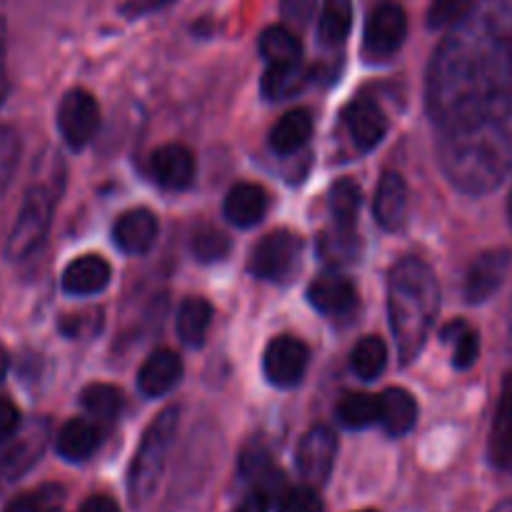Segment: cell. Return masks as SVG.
<instances>
[{"instance_id":"obj_25","label":"cell","mask_w":512,"mask_h":512,"mask_svg":"<svg viewBox=\"0 0 512 512\" xmlns=\"http://www.w3.org/2000/svg\"><path fill=\"white\" fill-rule=\"evenodd\" d=\"M310 80V70L305 68L303 60L300 63H283V65H268L260 80V90L268 100H285L290 95L300 93L305 83Z\"/></svg>"},{"instance_id":"obj_40","label":"cell","mask_w":512,"mask_h":512,"mask_svg":"<svg viewBox=\"0 0 512 512\" xmlns=\"http://www.w3.org/2000/svg\"><path fill=\"white\" fill-rule=\"evenodd\" d=\"M278 512H323V500L313 488H295L280 498Z\"/></svg>"},{"instance_id":"obj_7","label":"cell","mask_w":512,"mask_h":512,"mask_svg":"<svg viewBox=\"0 0 512 512\" xmlns=\"http://www.w3.org/2000/svg\"><path fill=\"white\" fill-rule=\"evenodd\" d=\"M300 255V240L290 230H273L263 235L250 253L248 270L260 280H283Z\"/></svg>"},{"instance_id":"obj_8","label":"cell","mask_w":512,"mask_h":512,"mask_svg":"<svg viewBox=\"0 0 512 512\" xmlns=\"http://www.w3.org/2000/svg\"><path fill=\"white\" fill-rule=\"evenodd\" d=\"M408 18L398 3H380L365 25V55L370 60L393 58L405 43Z\"/></svg>"},{"instance_id":"obj_12","label":"cell","mask_w":512,"mask_h":512,"mask_svg":"<svg viewBox=\"0 0 512 512\" xmlns=\"http://www.w3.org/2000/svg\"><path fill=\"white\" fill-rule=\"evenodd\" d=\"M343 123L350 140L355 143V148L363 150V153L378 148V145L383 143L385 133H388V118H385L383 110L375 105V100L370 98H355L353 103L345 108Z\"/></svg>"},{"instance_id":"obj_14","label":"cell","mask_w":512,"mask_h":512,"mask_svg":"<svg viewBox=\"0 0 512 512\" xmlns=\"http://www.w3.org/2000/svg\"><path fill=\"white\" fill-rule=\"evenodd\" d=\"M183 378V360L175 350L160 348L148 355L138 373V388L145 398H163Z\"/></svg>"},{"instance_id":"obj_28","label":"cell","mask_w":512,"mask_h":512,"mask_svg":"<svg viewBox=\"0 0 512 512\" xmlns=\"http://www.w3.org/2000/svg\"><path fill=\"white\" fill-rule=\"evenodd\" d=\"M353 28V0H325L318 20L320 43L338 45Z\"/></svg>"},{"instance_id":"obj_35","label":"cell","mask_w":512,"mask_h":512,"mask_svg":"<svg viewBox=\"0 0 512 512\" xmlns=\"http://www.w3.org/2000/svg\"><path fill=\"white\" fill-rule=\"evenodd\" d=\"M65 500V490L60 485L48 483L40 485L38 490L18 495L8 503L5 512H60Z\"/></svg>"},{"instance_id":"obj_13","label":"cell","mask_w":512,"mask_h":512,"mask_svg":"<svg viewBox=\"0 0 512 512\" xmlns=\"http://www.w3.org/2000/svg\"><path fill=\"white\" fill-rule=\"evenodd\" d=\"M150 170L160 188L185 190L195 180V158L185 145L165 143L150 155Z\"/></svg>"},{"instance_id":"obj_23","label":"cell","mask_w":512,"mask_h":512,"mask_svg":"<svg viewBox=\"0 0 512 512\" xmlns=\"http://www.w3.org/2000/svg\"><path fill=\"white\" fill-rule=\"evenodd\" d=\"M313 135V115L308 108L288 110L278 123L270 128V150L278 155H293L305 148Z\"/></svg>"},{"instance_id":"obj_17","label":"cell","mask_w":512,"mask_h":512,"mask_svg":"<svg viewBox=\"0 0 512 512\" xmlns=\"http://www.w3.org/2000/svg\"><path fill=\"white\" fill-rule=\"evenodd\" d=\"M488 458L495 468L512 475V373L503 380V393H500L498 408H495Z\"/></svg>"},{"instance_id":"obj_48","label":"cell","mask_w":512,"mask_h":512,"mask_svg":"<svg viewBox=\"0 0 512 512\" xmlns=\"http://www.w3.org/2000/svg\"><path fill=\"white\" fill-rule=\"evenodd\" d=\"M508 215H510V225H512V193H510V200H508Z\"/></svg>"},{"instance_id":"obj_39","label":"cell","mask_w":512,"mask_h":512,"mask_svg":"<svg viewBox=\"0 0 512 512\" xmlns=\"http://www.w3.org/2000/svg\"><path fill=\"white\" fill-rule=\"evenodd\" d=\"M20 158V138L13 128L0 125V193L13 180L15 168H18Z\"/></svg>"},{"instance_id":"obj_36","label":"cell","mask_w":512,"mask_h":512,"mask_svg":"<svg viewBox=\"0 0 512 512\" xmlns=\"http://www.w3.org/2000/svg\"><path fill=\"white\" fill-rule=\"evenodd\" d=\"M240 470H243V478L258 485L260 493L265 495H268V490L273 488V483H280V473L273 468V463H270L265 450H258V448L248 450V453L243 455Z\"/></svg>"},{"instance_id":"obj_5","label":"cell","mask_w":512,"mask_h":512,"mask_svg":"<svg viewBox=\"0 0 512 512\" xmlns=\"http://www.w3.org/2000/svg\"><path fill=\"white\" fill-rule=\"evenodd\" d=\"M55 195L45 185H30L20 203L18 218H15L13 230L5 243V258L8 260H25L43 245L48 235L50 223H53Z\"/></svg>"},{"instance_id":"obj_20","label":"cell","mask_w":512,"mask_h":512,"mask_svg":"<svg viewBox=\"0 0 512 512\" xmlns=\"http://www.w3.org/2000/svg\"><path fill=\"white\" fill-rule=\"evenodd\" d=\"M45 440H48V428L45 423L30 425V430L25 435L15 433L13 445L5 450V455L0 458V478L5 480H15L30 470L35 465V460L40 458L45 448Z\"/></svg>"},{"instance_id":"obj_43","label":"cell","mask_w":512,"mask_h":512,"mask_svg":"<svg viewBox=\"0 0 512 512\" xmlns=\"http://www.w3.org/2000/svg\"><path fill=\"white\" fill-rule=\"evenodd\" d=\"M5 55H8V30H5L3 18H0V103L8 93V70H5Z\"/></svg>"},{"instance_id":"obj_26","label":"cell","mask_w":512,"mask_h":512,"mask_svg":"<svg viewBox=\"0 0 512 512\" xmlns=\"http://www.w3.org/2000/svg\"><path fill=\"white\" fill-rule=\"evenodd\" d=\"M213 320V305L203 298H188L178 310V335L190 348H200Z\"/></svg>"},{"instance_id":"obj_2","label":"cell","mask_w":512,"mask_h":512,"mask_svg":"<svg viewBox=\"0 0 512 512\" xmlns=\"http://www.w3.org/2000/svg\"><path fill=\"white\" fill-rule=\"evenodd\" d=\"M445 178L468 195L498 188L512 170V95L438 128Z\"/></svg>"},{"instance_id":"obj_10","label":"cell","mask_w":512,"mask_h":512,"mask_svg":"<svg viewBox=\"0 0 512 512\" xmlns=\"http://www.w3.org/2000/svg\"><path fill=\"white\" fill-rule=\"evenodd\" d=\"M510 265H512L510 250L495 248V250H485V253H480L478 258L473 260V265L468 268V273H465V285H463L465 300L478 305L493 298V295L500 290V285L505 283V278H508Z\"/></svg>"},{"instance_id":"obj_24","label":"cell","mask_w":512,"mask_h":512,"mask_svg":"<svg viewBox=\"0 0 512 512\" xmlns=\"http://www.w3.org/2000/svg\"><path fill=\"white\" fill-rule=\"evenodd\" d=\"M380 418L378 423L383 425L385 433L400 438V435H408L413 430V425L418 423V403L413 400V395L403 388H390L380 395Z\"/></svg>"},{"instance_id":"obj_41","label":"cell","mask_w":512,"mask_h":512,"mask_svg":"<svg viewBox=\"0 0 512 512\" xmlns=\"http://www.w3.org/2000/svg\"><path fill=\"white\" fill-rule=\"evenodd\" d=\"M315 8H318V0H283L280 10H283V18L290 25H308L313 20Z\"/></svg>"},{"instance_id":"obj_37","label":"cell","mask_w":512,"mask_h":512,"mask_svg":"<svg viewBox=\"0 0 512 512\" xmlns=\"http://www.w3.org/2000/svg\"><path fill=\"white\" fill-rule=\"evenodd\" d=\"M478 0H433L428 10V25L433 30H448L468 18Z\"/></svg>"},{"instance_id":"obj_6","label":"cell","mask_w":512,"mask_h":512,"mask_svg":"<svg viewBox=\"0 0 512 512\" xmlns=\"http://www.w3.org/2000/svg\"><path fill=\"white\" fill-rule=\"evenodd\" d=\"M100 125L98 100L83 88L68 90L58 105V130L73 150L85 148Z\"/></svg>"},{"instance_id":"obj_19","label":"cell","mask_w":512,"mask_h":512,"mask_svg":"<svg viewBox=\"0 0 512 512\" xmlns=\"http://www.w3.org/2000/svg\"><path fill=\"white\" fill-rule=\"evenodd\" d=\"M268 213V193L255 183H238L225 195V218L235 228H253Z\"/></svg>"},{"instance_id":"obj_49","label":"cell","mask_w":512,"mask_h":512,"mask_svg":"<svg viewBox=\"0 0 512 512\" xmlns=\"http://www.w3.org/2000/svg\"><path fill=\"white\" fill-rule=\"evenodd\" d=\"M360 512H375V510H360Z\"/></svg>"},{"instance_id":"obj_16","label":"cell","mask_w":512,"mask_h":512,"mask_svg":"<svg viewBox=\"0 0 512 512\" xmlns=\"http://www.w3.org/2000/svg\"><path fill=\"white\" fill-rule=\"evenodd\" d=\"M308 300L318 313L323 315H345L355 308L358 295L355 285L345 275L325 273L315 278L308 288Z\"/></svg>"},{"instance_id":"obj_34","label":"cell","mask_w":512,"mask_h":512,"mask_svg":"<svg viewBox=\"0 0 512 512\" xmlns=\"http://www.w3.org/2000/svg\"><path fill=\"white\" fill-rule=\"evenodd\" d=\"M190 250L200 263H220L230 253V238L215 225H200L190 238Z\"/></svg>"},{"instance_id":"obj_42","label":"cell","mask_w":512,"mask_h":512,"mask_svg":"<svg viewBox=\"0 0 512 512\" xmlns=\"http://www.w3.org/2000/svg\"><path fill=\"white\" fill-rule=\"evenodd\" d=\"M20 430V413L8 398H0V443H8Z\"/></svg>"},{"instance_id":"obj_27","label":"cell","mask_w":512,"mask_h":512,"mask_svg":"<svg viewBox=\"0 0 512 512\" xmlns=\"http://www.w3.org/2000/svg\"><path fill=\"white\" fill-rule=\"evenodd\" d=\"M258 48L260 55L268 60V65L300 63V58H303V45H300L298 35L293 30L283 28V25H273V28L263 30Z\"/></svg>"},{"instance_id":"obj_11","label":"cell","mask_w":512,"mask_h":512,"mask_svg":"<svg viewBox=\"0 0 512 512\" xmlns=\"http://www.w3.org/2000/svg\"><path fill=\"white\" fill-rule=\"evenodd\" d=\"M335 453H338V438L328 425H315L308 430L298 448V470L305 483L323 485L333 470Z\"/></svg>"},{"instance_id":"obj_1","label":"cell","mask_w":512,"mask_h":512,"mask_svg":"<svg viewBox=\"0 0 512 512\" xmlns=\"http://www.w3.org/2000/svg\"><path fill=\"white\" fill-rule=\"evenodd\" d=\"M448 30L430 60L425 90L438 128L512 95V0H480Z\"/></svg>"},{"instance_id":"obj_31","label":"cell","mask_w":512,"mask_h":512,"mask_svg":"<svg viewBox=\"0 0 512 512\" xmlns=\"http://www.w3.org/2000/svg\"><path fill=\"white\" fill-rule=\"evenodd\" d=\"M443 340L453 345V365L458 370H468L475 365L480 353V338L465 320H453L443 328Z\"/></svg>"},{"instance_id":"obj_44","label":"cell","mask_w":512,"mask_h":512,"mask_svg":"<svg viewBox=\"0 0 512 512\" xmlns=\"http://www.w3.org/2000/svg\"><path fill=\"white\" fill-rule=\"evenodd\" d=\"M78 512H120V508L108 495H93V498H88L80 505Z\"/></svg>"},{"instance_id":"obj_18","label":"cell","mask_w":512,"mask_h":512,"mask_svg":"<svg viewBox=\"0 0 512 512\" xmlns=\"http://www.w3.org/2000/svg\"><path fill=\"white\" fill-rule=\"evenodd\" d=\"M373 213L385 230L403 228L405 213H408V183H405L403 175L390 170L380 178L378 190H375Z\"/></svg>"},{"instance_id":"obj_46","label":"cell","mask_w":512,"mask_h":512,"mask_svg":"<svg viewBox=\"0 0 512 512\" xmlns=\"http://www.w3.org/2000/svg\"><path fill=\"white\" fill-rule=\"evenodd\" d=\"M5 373H8V353H5V348L0 345V380L5 378Z\"/></svg>"},{"instance_id":"obj_47","label":"cell","mask_w":512,"mask_h":512,"mask_svg":"<svg viewBox=\"0 0 512 512\" xmlns=\"http://www.w3.org/2000/svg\"><path fill=\"white\" fill-rule=\"evenodd\" d=\"M490 512H512V500H505V503L495 505V508Z\"/></svg>"},{"instance_id":"obj_29","label":"cell","mask_w":512,"mask_h":512,"mask_svg":"<svg viewBox=\"0 0 512 512\" xmlns=\"http://www.w3.org/2000/svg\"><path fill=\"white\" fill-rule=\"evenodd\" d=\"M385 365H388V345L375 335L360 340L350 355V368L360 380H375L383 375Z\"/></svg>"},{"instance_id":"obj_50","label":"cell","mask_w":512,"mask_h":512,"mask_svg":"<svg viewBox=\"0 0 512 512\" xmlns=\"http://www.w3.org/2000/svg\"><path fill=\"white\" fill-rule=\"evenodd\" d=\"M160 3H165V0H160Z\"/></svg>"},{"instance_id":"obj_30","label":"cell","mask_w":512,"mask_h":512,"mask_svg":"<svg viewBox=\"0 0 512 512\" xmlns=\"http://www.w3.org/2000/svg\"><path fill=\"white\" fill-rule=\"evenodd\" d=\"M80 403H83V408L88 410L95 420H100V423H113L120 415V410H123V393H120L115 385L95 383L83 390Z\"/></svg>"},{"instance_id":"obj_9","label":"cell","mask_w":512,"mask_h":512,"mask_svg":"<svg viewBox=\"0 0 512 512\" xmlns=\"http://www.w3.org/2000/svg\"><path fill=\"white\" fill-rule=\"evenodd\" d=\"M310 363L308 345L293 335H280V338L270 340L263 355L265 375L278 388H295L303 380L305 370Z\"/></svg>"},{"instance_id":"obj_22","label":"cell","mask_w":512,"mask_h":512,"mask_svg":"<svg viewBox=\"0 0 512 512\" xmlns=\"http://www.w3.org/2000/svg\"><path fill=\"white\" fill-rule=\"evenodd\" d=\"M100 438L103 433L98 425L85 418H73L60 428L58 438H55V450L68 463H83L98 450Z\"/></svg>"},{"instance_id":"obj_38","label":"cell","mask_w":512,"mask_h":512,"mask_svg":"<svg viewBox=\"0 0 512 512\" xmlns=\"http://www.w3.org/2000/svg\"><path fill=\"white\" fill-rule=\"evenodd\" d=\"M320 253L328 263H350L355 255V235L353 230L335 228L320 235Z\"/></svg>"},{"instance_id":"obj_3","label":"cell","mask_w":512,"mask_h":512,"mask_svg":"<svg viewBox=\"0 0 512 512\" xmlns=\"http://www.w3.org/2000/svg\"><path fill=\"white\" fill-rule=\"evenodd\" d=\"M440 313V285L428 263L403 258L388 280V315L403 363H413L428 343Z\"/></svg>"},{"instance_id":"obj_45","label":"cell","mask_w":512,"mask_h":512,"mask_svg":"<svg viewBox=\"0 0 512 512\" xmlns=\"http://www.w3.org/2000/svg\"><path fill=\"white\" fill-rule=\"evenodd\" d=\"M235 512H268V495L255 490V493H250L248 498L238 505Z\"/></svg>"},{"instance_id":"obj_33","label":"cell","mask_w":512,"mask_h":512,"mask_svg":"<svg viewBox=\"0 0 512 512\" xmlns=\"http://www.w3.org/2000/svg\"><path fill=\"white\" fill-rule=\"evenodd\" d=\"M380 418V400L370 393H348L338 403V420L345 428H368Z\"/></svg>"},{"instance_id":"obj_15","label":"cell","mask_w":512,"mask_h":512,"mask_svg":"<svg viewBox=\"0 0 512 512\" xmlns=\"http://www.w3.org/2000/svg\"><path fill=\"white\" fill-rule=\"evenodd\" d=\"M158 240V218L148 208L128 210L113 225V243L128 255H145Z\"/></svg>"},{"instance_id":"obj_4","label":"cell","mask_w":512,"mask_h":512,"mask_svg":"<svg viewBox=\"0 0 512 512\" xmlns=\"http://www.w3.org/2000/svg\"><path fill=\"white\" fill-rule=\"evenodd\" d=\"M175 430H178V408L163 410L145 430L128 475V493L133 505H145L153 498L165 470L170 445L175 440Z\"/></svg>"},{"instance_id":"obj_21","label":"cell","mask_w":512,"mask_h":512,"mask_svg":"<svg viewBox=\"0 0 512 512\" xmlns=\"http://www.w3.org/2000/svg\"><path fill=\"white\" fill-rule=\"evenodd\" d=\"M110 263L100 255H80L65 268L63 290L70 295H95L108 288Z\"/></svg>"},{"instance_id":"obj_32","label":"cell","mask_w":512,"mask_h":512,"mask_svg":"<svg viewBox=\"0 0 512 512\" xmlns=\"http://www.w3.org/2000/svg\"><path fill=\"white\" fill-rule=\"evenodd\" d=\"M360 210V188L353 180H340L330 190V215L333 225L340 230H353L358 223Z\"/></svg>"}]
</instances>
